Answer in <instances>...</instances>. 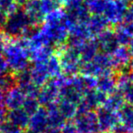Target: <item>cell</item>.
<instances>
[{
    "label": "cell",
    "mask_w": 133,
    "mask_h": 133,
    "mask_svg": "<svg viewBox=\"0 0 133 133\" xmlns=\"http://www.w3.org/2000/svg\"><path fill=\"white\" fill-rule=\"evenodd\" d=\"M5 36L12 37H30L39 27L33 25L24 8L17 7L7 16L3 27Z\"/></svg>",
    "instance_id": "6da1fadb"
},
{
    "label": "cell",
    "mask_w": 133,
    "mask_h": 133,
    "mask_svg": "<svg viewBox=\"0 0 133 133\" xmlns=\"http://www.w3.org/2000/svg\"><path fill=\"white\" fill-rule=\"evenodd\" d=\"M2 53L4 54V57L9 69L14 73L19 72L28 67L30 52L27 48L25 39L5 44Z\"/></svg>",
    "instance_id": "7a4b0ae2"
},
{
    "label": "cell",
    "mask_w": 133,
    "mask_h": 133,
    "mask_svg": "<svg viewBox=\"0 0 133 133\" xmlns=\"http://www.w3.org/2000/svg\"><path fill=\"white\" fill-rule=\"evenodd\" d=\"M74 124L80 133H98L99 129L97 115L92 112H76Z\"/></svg>",
    "instance_id": "3957f363"
},
{
    "label": "cell",
    "mask_w": 133,
    "mask_h": 133,
    "mask_svg": "<svg viewBox=\"0 0 133 133\" xmlns=\"http://www.w3.org/2000/svg\"><path fill=\"white\" fill-rule=\"evenodd\" d=\"M48 127V113L44 107H40L33 115L30 116L27 128L35 132L44 133Z\"/></svg>",
    "instance_id": "277c9868"
},
{
    "label": "cell",
    "mask_w": 133,
    "mask_h": 133,
    "mask_svg": "<svg viewBox=\"0 0 133 133\" xmlns=\"http://www.w3.org/2000/svg\"><path fill=\"white\" fill-rule=\"evenodd\" d=\"M25 95L20 89L18 86L12 88L5 94L4 97V104L7 109L21 108L24 101L25 100Z\"/></svg>",
    "instance_id": "5b68a950"
},
{
    "label": "cell",
    "mask_w": 133,
    "mask_h": 133,
    "mask_svg": "<svg viewBox=\"0 0 133 133\" xmlns=\"http://www.w3.org/2000/svg\"><path fill=\"white\" fill-rule=\"evenodd\" d=\"M100 131H110L114 126L121 122L119 117L111 110H101L97 115Z\"/></svg>",
    "instance_id": "8992f818"
},
{
    "label": "cell",
    "mask_w": 133,
    "mask_h": 133,
    "mask_svg": "<svg viewBox=\"0 0 133 133\" xmlns=\"http://www.w3.org/2000/svg\"><path fill=\"white\" fill-rule=\"evenodd\" d=\"M24 5H25L24 10L26 13L33 25L35 27H39L44 16V14L41 10L39 0H26Z\"/></svg>",
    "instance_id": "52a82bcc"
},
{
    "label": "cell",
    "mask_w": 133,
    "mask_h": 133,
    "mask_svg": "<svg viewBox=\"0 0 133 133\" xmlns=\"http://www.w3.org/2000/svg\"><path fill=\"white\" fill-rule=\"evenodd\" d=\"M29 119L30 116L22 108L8 109L6 113V120L22 130H26Z\"/></svg>",
    "instance_id": "ba28073f"
},
{
    "label": "cell",
    "mask_w": 133,
    "mask_h": 133,
    "mask_svg": "<svg viewBox=\"0 0 133 133\" xmlns=\"http://www.w3.org/2000/svg\"><path fill=\"white\" fill-rule=\"evenodd\" d=\"M57 96V91L55 89V86L52 83L44 84L43 87L39 89V92L37 94V100H38L40 106L46 108L49 105H52L54 103Z\"/></svg>",
    "instance_id": "9c48e42d"
},
{
    "label": "cell",
    "mask_w": 133,
    "mask_h": 133,
    "mask_svg": "<svg viewBox=\"0 0 133 133\" xmlns=\"http://www.w3.org/2000/svg\"><path fill=\"white\" fill-rule=\"evenodd\" d=\"M45 108L47 109L48 113V127L61 129L63 125L65 123L66 119L60 113V111L57 108V106L54 103V104L46 107Z\"/></svg>",
    "instance_id": "30bf717a"
},
{
    "label": "cell",
    "mask_w": 133,
    "mask_h": 133,
    "mask_svg": "<svg viewBox=\"0 0 133 133\" xmlns=\"http://www.w3.org/2000/svg\"><path fill=\"white\" fill-rule=\"evenodd\" d=\"M57 108L66 120L72 119L76 115V108L72 103V101L63 100L57 106Z\"/></svg>",
    "instance_id": "8fae6325"
},
{
    "label": "cell",
    "mask_w": 133,
    "mask_h": 133,
    "mask_svg": "<svg viewBox=\"0 0 133 133\" xmlns=\"http://www.w3.org/2000/svg\"><path fill=\"white\" fill-rule=\"evenodd\" d=\"M16 86H17V84H16L15 74L7 72L6 74L0 77V90L5 94Z\"/></svg>",
    "instance_id": "7c38bea8"
},
{
    "label": "cell",
    "mask_w": 133,
    "mask_h": 133,
    "mask_svg": "<svg viewBox=\"0 0 133 133\" xmlns=\"http://www.w3.org/2000/svg\"><path fill=\"white\" fill-rule=\"evenodd\" d=\"M121 123L125 126V128L129 131H133V108H129L122 111L119 116Z\"/></svg>",
    "instance_id": "4fadbf2b"
},
{
    "label": "cell",
    "mask_w": 133,
    "mask_h": 133,
    "mask_svg": "<svg viewBox=\"0 0 133 133\" xmlns=\"http://www.w3.org/2000/svg\"><path fill=\"white\" fill-rule=\"evenodd\" d=\"M21 108L26 112L28 115L31 116L40 108V104H39L36 98H29V97H26Z\"/></svg>",
    "instance_id": "5bb4252c"
},
{
    "label": "cell",
    "mask_w": 133,
    "mask_h": 133,
    "mask_svg": "<svg viewBox=\"0 0 133 133\" xmlns=\"http://www.w3.org/2000/svg\"><path fill=\"white\" fill-rule=\"evenodd\" d=\"M25 130H22L16 125L12 124L6 119L0 124V132L2 133H25Z\"/></svg>",
    "instance_id": "9a60e30c"
},
{
    "label": "cell",
    "mask_w": 133,
    "mask_h": 133,
    "mask_svg": "<svg viewBox=\"0 0 133 133\" xmlns=\"http://www.w3.org/2000/svg\"><path fill=\"white\" fill-rule=\"evenodd\" d=\"M61 133H80L77 130L75 124L72 121H65V123L60 129Z\"/></svg>",
    "instance_id": "2e32d148"
},
{
    "label": "cell",
    "mask_w": 133,
    "mask_h": 133,
    "mask_svg": "<svg viewBox=\"0 0 133 133\" xmlns=\"http://www.w3.org/2000/svg\"><path fill=\"white\" fill-rule=\"evenodd\" d=\"M7 72H9V67L7 66V63L5 57L0 55V77L6 74Z\"/></svg>",
    "instance_id": "e0dca14e"
},
{
    "label": "cell",
    "mask_w": 133,
    "mask_h": 133,
    "mask_svg": "<svg viewBox=\"0 0 133 133\" xmlns=\"http://www.w3.org/2000/svg\"><path fill=\"white\" fill-rule=\"evenodd\" d=\"M7 108H5L4 101H0V124L3 123L6 119Z\"/></svg>",
    "instance_id": "ac0fdd59"
},
{
    "label": "cell",
    "mask_w": 133,
    "mask_h": 133,
    "mask_svg": "<svg viewBox=\"0 0 133 133\" xmlns=\"http://www.w3.org/2000/svg\"><path fill=\"white\" fill-rule=\"evenodd\" d=\"M129 130L125 128V126L122 123H118L116 126H114L112 128V130H110V133H128Z\"/></svg>",
    "instance_id": "d6986e66"
},
{
    "label": "cell",
    "mask_w": 133,
    "mask_h": 133,
    "mask_svg": "<svg viewBox=\"0 0 133 133\" xmlns=\"http://www.w3.org/2000/svg\"><path fill=\"white\" fill-rule=\"evenodd\" d=\"M5 34L3 33V31L0 30V55L2 54L4 49V47H5Z\"/></svg>",
    "instance_id": "ffe728a7"
},
{
    "label": "cell",
    "mask_w": 133,
    "mask_h": 133,
    "mask_svg": "<svg viewBox=\"0 0 133 133\" xmlns=\"http://www.w3.org/2000/svg\"><path fill=\"white\" fill-rule=\"evenodd\" d=\"M44 133H61V132H60V129L52 128V127H47V129L44 130Z\"/></svg>",
    "instance_id": "44dd1931"
},
{
    "label": "cell",
    "mask_w": 133,
    "mask_h": 133,
    "mask_svg": "<svg viewBox=\"0 0 133 133\" xmlns=\"http://www.w3.org/2000/svg\"><path fill=\"white\" fill-rule=\"evenodd\" d=\"M15 2H16V4H18V5H24V4L26 2V0H14Z\"/></svg>",
    "instance_id": "7402d4cb"
},
{
    "label": "cell",
    "mask_w": 133,
    "mask_h": 133,
    "mask_svg": "<svg viewBox=\"0 0 133 133\" xmlns=\"http://www.w3.org/2000/svg\"><path fill=\"white\" fill-rule=\"evenodd\" d=\"M4 97H5V93L0 90V101H4Z\"/></svg>",
    "instance_id": "603a6c76"
},
{
    "label": "cell",
    "mask_w": 133,
    "mask_h": 133,
    "mask_svg": "<svg viewBox=\"0 0 133 133\" xmlns=\"http://www.w3.org/2000/svg\"><path fill=\"white\" fill-rule=\"evenodd\" d=\"M98 133H110V131H100Z\"/></svg>",
    "instance_id": "cb8c5ba5"
},
{
    "label": "cell",
    "mask_w": 133,
    "mask_h": 133,
    "mask_svg": "<svg viewBox=\"0 0 133 133\" xmlns=\"http://www.w3.org/2000/svg\"><path fill=\"white\" fill-rule=\"evenodd\" d=\"M128 133H133V131H129Z\"/></svg>",
    "instance_id": "d4e9b609"
},
{
    "label": "cell",
    "mask_w": 133,
    "mask_h": 133,
    "mask_svg": "<svg viewBox=\"0 0 133 133\" xmlns=\"http://www.w3.org/2000/svg\"><path fill=\"white\" fill-rule=\"evenodd\" d=\"M0 133H2V132H0Z\"/></svg>",
    "instance_id": "484cf974"
}]
</instances>
